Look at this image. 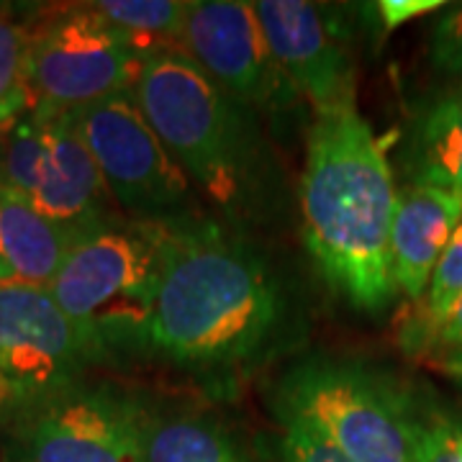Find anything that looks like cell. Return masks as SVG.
I'll use <instances>...</instances> for the list:
<instances>
[{
  "instance_id": "obj_8",
  "label": "cell",
  "mask_w": 462,
  "mask_h": 462,
  "mask_svg": "<svg viewBox=\"0 0 462 462\" xmlns=\"http://www.w3.org/2000/svg\"><path fill=\"white\" fill-rule=\"evenodd\" d=\"M93 365H100L96 346L50 288L0 285V413L14 416L65 391Z\"/></svg>"
},
{
  "instance_id": "obj_12",
  "label": "cell",
  "mask_w": 462,
  "mask_h": 462,
  "mask_svg": "<svg viewBox=\"0 0 462 462\" xmlns=\"http://www.w3.org/2000/svg\"><path fill=\"white\" fill-rule=\"evenodd\" d=\"M42 114L47 116V160L33 190V206L78 236L116 221V200L78 132L75 116L54 111Z\"/></svg>"
},
{
  "instance_id": "obj_6",
  "label": "cell",
  "mask_w": 462,
  "mask_h": 462,
  "mask_svg": "<svg viewBox=\"0 0 462 462\" xmlns=\"http://www.w3.org/2000/svg\"><path fill=\"white\" fill-rule=\"evenodd\" d=\"M142 57L93 3L57 8L32 23L29 96L33 108L72 114L134 90Z\"/></svg>"
},
{
  "instance_id": "obj_16",
  "label": "cell",
  "mask_w": 462,
  "mask_h": 462,
  "mask_svg": "<svg viewBox=\"0 0 462 462\" xmlns=\"http://www.w3.org/2000/svg\"><path fill=\"white\" fill-rule=\"evenodd\" d=\"M147 462H260L247 445L206 413H152Z\"/></svg>"
},
{
  "instance_id": "obj_27",
  "label": "cell",
  "mask_w": 462,
  "mask_h": 462,
  "mask_svg": "<svg viewBox=\"0 0 462 462\" xmlns=\"http://www.w3.org/2000/svg\"><path fill=\"white\" fill-rule=\"evenodd\" d=\"M455 449H457V462H462V430L457 431V445H455Z\"/></svg>"
},
{
  "instance_id": "obj_18",
  "label": "cell",
  "mask_w": 462,
  "mask_h": 462,
  "mask_svg": "<svg viewBox=\"0 0 462 462\" xmlns=\"http://www.w3.org/2000/svg\"><path fill=\"white\" fill-rule=\"evenodd\" d=\"M47 160V116L29 108L0 124V188L33 199Z\"/></svg>"
},
{
  "instance_id": "obj_5",
  "label": "cell",
  "mask_w": 462,
  "mask_h": 462,
  "mask_svg": "<svg viewBox=\"0 0 462 462\" xmlns=\"http://www.w3.org/2000/svg\"><path fill=\"white\" fill-rule=\"evenodd\" d=\"M275 409L352 462H416V406L396 383L355 360L311 357L278 383Z\"/></svg>"
},
{
  "instance_id": "obj_25",
  "label": "cell",
  "mask_w": 462,
  "mask_h": 462,
  "mask_svg": "<svg viewBox=\"0 0 462 462\" xmlns=\"http://www.w3.org/2000/svg\"><path fill=\"white\" fill-rule=\"evenodd\" d=\"M439 8H447V3L442 0H380L373 5V14L378 16L383 32H393L413 18L427 16Z\"/></svg>"
},
{
  "instance_id": "obj_15",
  "label": "cell",
  "mask_w": 462,
  "mask_h": 462,
  "mask_svg": "<svg viewBox=\"0 0 462 462\" xmlns=\"http://www.w3.org/2000/svg\"><path fill=\"white\" fill-rule=\"evenodd\" d=\"M406 165L411 182L439 185L462 199V83L416 114Z\"/></svg>"
},
{
  "instance_id": "obj_13",
  "label": "cell",
  "mask_w": 462,
  "mask_h": 462,
  "mask_svg": "<svg viewBox=\"0 0 462 462\" xmlns=\"http://www.w3.org/2000/svg\"><path fill=\"white\" fill-rule=\"evenodd\" d=\"M460 221L462 199L452 190L427 182H411L398 190L391 226V273L398 293L411 303L427 293L434 267Z\"/></svg>"
},
{
  "instance_id": "obj_1",
  "label": "cell",
  "mask_w": 462,
  "mask_h": 462,
  "mask_svg": "<svg viewBox=\"0 0 462 462\" xmlns=\"http://www.w3.org/2000/svg\"><path fill=\"white\" fill-rule=\"evenodd\" d=\"M288 300L263 254L199 218L170 221L147 349L199 373L257 363L281 339Z\"/></svg>"
},
{
  "instance_id": "obj_22",
  "label": "cell",
  "mask_w": 462,
  "mask_h": 462,
  "mask_svg": "<svg viewBox=\"0 0 462 462\" xmlns=\"http://www.w3.org/2000/svg\"><path fill=\"white\" fill-rule=\"evenodd\" d=\"M430 60L442 75L462 83V3L449 5L434 21L430 36Z\"/></svg>"
},
{
  "instance_id": "obj_17",
  "label": "cell",
  "mask_w": 462,
  "mask_h": 462,
  "mask_svg": "<svg viewBox=\"0 0 462 462\" xmlns=\"http://www.w3.org/2000/svg\"><path fill=\"white\" fill-rule=\"evenodd\" d=\"M96 11L126 36L139 57L182 51L190 0H100Z\"/></svg>"
},
{
  "instance_id": "obj_11",
  "label": "cell",
  "mask_w": 462,
  "mask_h": 462,
  "mask_svg": "<svg viewBox=\"0 0 462 462\" xmlns=\"http://www.w3.org/2000/svg\"><path fill=\"white\" fill-rule=\"evenodd\" d=\"M252 8L278 65L314 116L357 103L345 11L306 0H257Z\"/></svg>"
},
{
  "instance_id": "obj_7",
  "label": "cell",
  "mask_w": 462,
  "mask_h": 462,
  "mask_svg": "<svg viewBox=\"0 0 462 462\" xmlns=\"http://www.w3.org/2000/svg\"><path fill=\"white\" fill-rule=\"evenodd\" d=\"M8 419L14 462H147L152 411L114 383L80 380Z\"/></svg>"
},
{
  "instance_id": "obj_26",
  "label": "cell",
  "mask_w": 462,
  "mask_h": 462,
  "mask_svg": "<svg viewBox=\"0 0 462 462\" xmlns=\"http://www.w3.org/2000/svg\"><path fill=\"white\" fill-rule=\"evenodd\" d=\"M430 365L434 367V370H439L442 375H447V378L462 383V352H455V355L439 357V360H434V363H430Z\"/></svg>"
},
{
  "instance_id": "obj_10",
  "label": "cell",
  "mask_w": 462,
  "mask_h": 462,
  "mask_svg": "<svg viewBox=\"0 0 462 462\" xmlns=\"http://www.w3.org/2000/svg\"><path fill=\"white\" fill-rule=\"evenodd\" d=\"M182 50L249 111L282 116L300 100L267 44L252 3L190 0Z\"/></svg>"
},
{
  "instance_id": "obj_2",
  "label": "cell",
  "mask_w": 462,
  "mask_h": 462,
  "mask_svg": "<svg viewBox=\"0 0 462 462\" xmlns=\"http://www.w3.org/2000/svg\"><path fill=\"white\" fill-rule=\"evenodd\" d=\"M396 200L388 139L357 103L314 116L300 178L303 245L319 275L363 311H383L398 296L391 273Z\"/></svg>"
},
{
  "instance_id": "obj_21",
  "label": "cell",
  "mask_w": 462,
  "mask_h": 462,
  "mask_svg": "<svg viewBox=\"0 0 462 462\" xmlns=\"http://www.w3.org/2000/svg\"><path fill=\"white\" fill-rule=\"evenodd\" d=\"M462 293V221L457 224L455 234L449 236L445 252L439 257V263L434 267L430 288L419 303H411L409 314L416 319L431 321L437 316H442L457 300Z\"/></svg>"
},
{
  "instance_id": "obj_3",
  "label": "cell",
  "mask_w": 462,
  "mask_h": 462,
  "mask_svg": "<svg viewBox=\"0 0 462 462\" xmlns=\"http://www.w3.org/2000/svg\"><path fill=\"white\" fill-rule=\"evenodd\" d=\"M134 98L190 185L221 214L242 218L263 200L267 157L257 118L188 54L142 57Z\"/></svg>"
},
{
  "instance_id": "obj_23",
  "label": "cell",
  "mask_w": 462,
  "mask_h": 462,
  "mask_svg": "<svg viewBox=\"0 0 462 462\" xmlns=\"http://www.w3.org/2000/svg\"><path fill=\"white\" fill-rule=\"evenodd\" d=\"M457 427L437 411H419L416 416V439L413 460L416 462H457Z\"/></svg>"
},
{
  "instance_id": "obj_19",
  "label": "cell",
  "mask_w": 462,
  "mask_h": 462,
  "mask_svg": "<svg viewBox=\"0 0 462 462\" xmlns=\"http://www.w3.org/2000/svg\"><path fill=\"white\" fill-rule=\"evenodd\" d=\"M29 42L32 23L16 11L0 8V124L32 108L29 96Z\"/></svg>"
},
{
  "instance_id": "obj_9",
  "label": "cell",
  "mask_w": 462,
  "mask_h": 462,
  "mask_svg": "<svg viewBox=\"0 0 462 462\" xmlns=\"http://www.w3.org/2000/svg\"><path fill=\"white\" fill-rule=\"evenodd\" d=\"M72 116L116 206L142 221L190 218V180L149 126L134 90Z\"/></svg>"
},
{
  "instance_id": "obj_24",
  "label": "cell",
  "mask_w": 462,
  "mask_h": 462,
  "mask_svg": "<svg viewBox=\"0 0 462 462\" xmlns=\"http://www.w3.org/2000/svg\"><path fill=\"white\" fill-rule=\"evenodd\" d=\"M278 462H352L337 447L321 439L311 430L282 421L281 439H278Z\"/></svg>"
},
{
  "instance_id": "obj_4",
  "label": "cell",
  "mask_w": 462,
  "mask_h": 462,
  "mask_svg": "<svg viewBox=\"0 0 462 462\" xmlns=\"http://www.w3.org/2000/svg\"><path fill=\"white\" fill-rule=\"evenodd\" d=\"M170 221L116 218L83 234L50 293L96 346L100 363L147 349Z\"/></svg>"
},
{
  "instance_id": "obj_20",
  "label": "cell",
  "mask_w": 462,
  "mask_h": 462,
  "mask_svg": "<svg viewBox=\"0 0 462 462\" xmlns=\"http://www.w3.org/2000/svg\"><path fill=\"white\" fill-rule=\"evenodd\" d=\"M398 342L409 355L424 357L427 363L462 352V293L445 314L431 321L416 319L411 314L403 316Z\"/></svg>"
},
{
  "instance_id": "obj_14",
  "label": "cell",
  "mask_w": 462,
  "mask_h": 462,
  "mask_svg": "<svg viewBox=\"0 0 462 462\" xmlns=\"http://www.w3.org/2000/svg\"><path fill=\"white\" fill-rule=\"evenodd\" d=\"M80 236L44 216L32 200L0 188V285L50 288Z\"/></svg>"
}]
</instances>
